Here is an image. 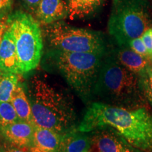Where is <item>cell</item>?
Returning a JSON list of instances; mask_svg holds the SVG:
<instances>
[{"mask_svg": "<svg viewBox=\"0 0 152 152\" xmlns=\"http://www.w3.org/2000/svg\"><path fill=\"white\" fill-rule=\"evenodd\" d=\"M106 128L117 131L142 151H152V115L145 107L128 109L102 102L92 104L79 125V130L89 132Z\"/></svg>", "mask_w": 152, "mask_h": 152, "instance_id": "1", "label": "cell"}, {"mask_svg": "<svg viewBox=\"0 0 152 152\" xmlns=\"http://www.w3.org/2000/svg\"><path fill=\"white\" fill-rule=\"evenodd\" d=\"M28 98L35 125L64 134L76 128V113L66 95L35 76L30 80Z\"/></svg>", "mask_w": 152, "mask_h": 152, "instance_id": "2", "label": "cell"}, {"mask_svg": "<svg viewBox=\"0 0 152 152\" xmlns=\"http://www.w3.org/2000/svg\"><path fill=\"white\" fill-rule=\"evenodd\" d=\"M94 96L104 104L124 108H140L144 102L140 76L121 65L113 56L103 59Z\"/></svg>", "mask_w": 152, "mask_h": 152, "instance_id": "3", "label": "cell"}, {"mask_svg": "<svg viewBox=\"0 0 152 152\" xmlns=\"http://www.w3.org/2000/svg\"><path fill=\"white\" fill-rule=\"evenodd\" d=\"M104 54L69 52L58 50L55 54L57 68L68 84L85 102L94 96Z\"/></svg>", "mask_w": 152, "mask_h": 152, "instance_id": "4", "label": "cell"}, {"mask_svg": "<svg viewBox=\"0 0 152 152\" xmlns=\"http://www.w3.org/2000/svg\"><path fill=\"white\" fill-rule=\"evenodd\" d=\"M149 27L145 0H113L108 30L118 45L127 46Z\"/></svg>", "mask_w": 152, "mask_h": 152, "instance_id": "5", "label": "cell"}, {"mask_svg": "<svg viewBox=\"0 0 152 152\" xmlns=\"http://www.w3.org/2000/svg\"><path fill=\"white\" fill-rule=\"evenodd\" d=\"M7 26L15 39L20 73L35 69L40 61L43 49L39 24L31 15L18 11L9 17Z\"/></svg>", "mask_w": 152, "mask_h": 152, "instance_id": "6", "label": "cell"}, {"mask_svg": "<svg viewBox=\"0 0 152 152\" xmlns=\"http://www.w3.org/2000/svg\"><path fill=\"white\" fill-rule=\"evenodd\" d=\"M45 33L51 45L58 50L102 54L105 52V43L99 32L71 27L57 21L49 25Z\"/></svg>", "mask_w": 152, "mask_h": 152, "instance_id": "7", "label": "cell"}, {"mask_svg": "<svg viewBox=\"0 0 152 152\" xmlns=\"http://www.w3.org/2000/svg\"><path fill=\"white\" fill-rule=\"evenodd\" d=\"M94 134V142L99 152H142L132 145L117 131L111 128H103Z\"/></svg>", "mask_w": 152, "mask_h": 152, "instance_id": "8", "label": "cell"}, {"mask_svg": "<svg viewBox=\"0 0 152 152\" xmlns=\"http://www.w3.org/2000/svg\"><path fill=\"white\" fill-rule=\"evenodd\" d=\"M35 124L19 120L14 123L0 128L5 140L20 148L29 149L33 144Z\"/></svg>", "mask_w": 152, "mask_h": 152, "instance_id": "9", "label": "cell"}, {"mask_svg": "<svg viewBox=\"0 0 152 152\" xmlns=\"http://www.w3.org/2000/svg\"><path fill=\"white\" fill-rule=\"evenodd\" d=\"M0 70L9 73L21 74L18 66L15 39L9 28L6 30L0 45Z\"/></svg>", "mask_w": 152, "mask_h": 152, "instance_id": "10", "label": "cell"}, {"mask_svg": "<svg viewBox=\"0 0 152 152\" xmlns=\"http://www.w3.org/2000/svg\"><path fill=\"white\" fill-rule=\"evenodd\" d=\"M114 58L121 65L140 76L152 66V58L137 54L130 47L122 46L114 53Z\"/></svg>", "mask_w": 152, "mask_h": 152, "instance_id": "11", "label": "cell"}, {"mask_svg": "<svg viewBox=\"0 0 152 152\" xmlns=\"http://www.w3.org/2000/svg\"><path fill=\"white\" fill-rule=\"evenodd\" d=\"M92 139L78 128L62 134L57 152H91Z\"/></svg>", "mask_w": 152, "mask_h": 152, "instance_id": "12", "label": "cell"}, {"mask_svg": "<svg viewBox=\"0 0 152 152\" xmlns=\"http://www.w3.org/2000/svg\"><path fill=\"white\" fill-rule=\"evenodd\" d=\"M35 14L42 23L52 24L68 16V6L63 0H41Z\"/></svg>", "mask_w": 152, "mask_h": 152, "instance_id": "13", "label": "cell"}, {"mask_svg": "<svg viewBox=\"0 0 152 152\" xmlns=\"http://www.w3.org/2000/svg\"><path fill=\"white\" fill-rule=\"evenodd\" d=\"M61 139L59 133L35 125L33 144L28 149L30 152H57Z\"/></svg>", "mask_w": 152, "mask_h": 152, "instance_id": "14", "label": "cell"}, {"mask_svg": "<svg viewBox=\"0 0 152 152\" xmlns=\"http://www.w3.org/2000/svg\"><path fill=\"white\" fill-rule=\"evenodd\" d=\"M11 102L16 110L19 120L35 124L33 122L29 98L26 94L24 87L21 83H18L12 95Z\"/></svg>", "mask_w": 152, "mask_h": 152, "instance_id": "15", "label": "cell"}, {"mask_svg": "<svg viewBox=\"0 0 152 152\" xmlns=\"http://www.w3.org/2000/svg\"><path fill=\"white\" fill-rule=\"evenodd\" d=\"M104 0H68V16L71 19L83 18L94 14Z\"/></svg>", "mask_w": 152, "mask_h": 152, "instance_id": "16", "label": "cell"}, {"mask_svg": "<svg viewBox=\"0 0 152 152\" xmlns=\"http://www.w3.org/2000/svg\"><path fill=\"white\" fill-rule=\"evenodd\" d=\"M17 75L0 70V102H11L19 83Z\"/></svg>", "mask_w": 152, "mask_h": 152, "instance_id": "17", "label": "cell"}, {"mask_svg": "<svg viewBox=\"0 0 152 152\" xmlns=\"http://www.w3.org/2000/svg\"><path fill=\"white\" fill-rule=\"evenodd\" d=\"M19 121L11 102H0V128Z\"/></svg>", "mask_w": 152, "mask_h": 152, "instance_id": "18", "label": "cell"}, {"mask_svg": "<svg viewBox=\"0 0 152 152\" xmlns=\"http://www.w3.org/2000/svg\"><path fill=\"white\" fill-rule=\"evenodd\" d=\"M140 80L144 96L152 106V66L140 76Z\"/></svg>", "mask_w": 152, "mask_h": 152, "instance_id": "19", "label": "cell"}, {"mask_svg": "<svg viewBox=\"0 0 152 152\" xmlns=\"http://www.w3.org/2000/svg\"><path fill=\"white\" fill-rule=\"evenodd\" d=\"M128 46L134 51L137 54L142 55V56H146V57H152L150 56L149 52H148L147 48H146L145 45L142 41L141 37L136 38V39H132V41L130 42L128 44Z\"/></svg>", "mask_w": 152, "mask_h": 152, "instance_id": "20", "label": "cell"}, {"mask_svg": "<svg viewBox=\"0 0 152 152\" xmlns=\"http://www.w3.org/2000/svg\"><path fill=\"white\" fill-rule=\"evenodd\" d=\"M0 152H30V151L28 149L16 147L5 140V142L0 144Z\"/></svg>", "mask_w": 152, "mask_h": 152, "instance_id": "21", "label": "cell"}, {"mask_svg": "<svg viewBox=\"0 0 152 152\" xmlns=\"http://www.w3.org/2000/svg\"><path fill=\"white\" fill-rule=\"evenodd\" d=\"M141 38L150 56L152 57V28H149L143 33Z\"/></svg>", "mask_w": 152, "mask_h": 152, "instance_id": "22", "label": "cell"}, {"mask_svg": "<svg viewBox=\"0 0 152 152\" xmlns=\"http://www.w3.org/2000/svg\"><path fill=\"white\" fill-rule=\"evenodd\" d=\"M12 0H0V17L8 13L11 7Z\"/></svg>", "mask_w": 152, "mask_h": 152, "instance_id": "23", "label": "cell"}, {"mask_svg": "<svg viewBox=\"0 0 152 152\" xmlns=\"http://www.w3.org/2000/svg\"><path fill=\"white\" fill-rule=\"evenodd\" d=\"M23 1L30 9H32L33 11H36V9L41 0H23Z\"/></svg>", "mask_w": 152, "mask_h": 152, "instance_id": "24", "label": "cell"}, {"mask_svg": "<svg viewBox=\"0 0 152 152\" xmlns=\"http://www.w3.org/2000/svg\"><path fill=\"white\" fill-rule=\"evenodd\" d=\"M8 26L0 20V45H1V41H2L4 35L6 30H7Z\"/></svg>", "mask_w": 152, "mask_h": 152, "instance_id": "25", "label": "cell"}]
</instances>
